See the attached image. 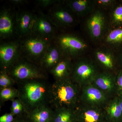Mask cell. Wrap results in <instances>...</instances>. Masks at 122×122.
I'll return each instance as SVG.
<instances>
[{"label": "cell", "mask_w": 122, "mask_h": 122, "mask_svg": "<svg viewBox=\"0 0 122 122\" xmlns=\"http://www.w3.org/2000/svg\"><path fill=\"white\" fill-rule=\"evenodd\" d=\"M13 122H30L28 118L27 115L16 117Z\"/></svg>", "instance_id": "cell-33"}, {"label": "cell", "mask_w": 122, "mask_h": 122, "mask_svg": "<svg viewBox=\"0 0 122 122\" xmlns=\"http://www.w3.org/2000/svg\"><path fill=\"white\" fill-rule=\"evenodd\" d=\"M105 15L100 10L92 12L86 21V28L92 38L97 40L102 36L106 27Z\"/></svg>", "instance_id": "cell-14"}, {"label": "cell", "mask_w": 122, "mask_h": 122, "mask_svg": "<svg viewBox=\"0 0 122 122\" xmlns=\"http://www.w3.org/2000/svg\"><path fill=\"white\" fill-rule=\"evenodd\" d=\"M63 57L60 49L53 41L42 58L39 66L45 72H50Z\"/></svg>", "instance_id": "cell-15"}, {"label": "cell", "mask_w": 122, "mask_h": 122, "mask_svg": "<svg viewBox=\"0 0 122 122\" xmlns=\"http://www.w3.org/2000/svg\"><path fill=\"white\" fill-rule=\"evenodd\" d=\"M81 88L70 78L55 81L51 85L49 104L53 109L75 110L79 104Z\"/></svg>", "instance_id": "cell-2"}, {"label": "cell", "mask_w": 122, "mask_h": 122, "mask_svg": "<svg viewBox=\"0 0 122 122\" xmlns=\"http://www.w3.org/2000/svg\"><path fill=\"white\" fill-rule=\"evenodd\" d=\"M116 89H117L120 93V95H122V73L118 75L116 77Z\"/></svg>", "instance_id": "cell-31"}, {"label": "cell", "mask_w": 122, "mask_h": 122, "mask_svg": "<svg viewBox=\"0 0 122 122\" xmlns=\"http://www.w3.org/2000/svg\"><path fill=\"white\" fill-rule=\"evenodd\" d=\"M9 2L13 5L20 6L26 4L28 2V1L25 0H10Z\"/></svg>", "instance_id": "cell-32"}, {"label": "cell", "mask_w": 122, "mask_h": 122, "mask_svg": "<svg viewBox=\"0 0 122 122\" xmlns=\"http://www.w3.org/2000/svg\"><path fill=\"white\" fill-rule=\"evenodd\" d=\"M107 122H119L122 120V110L118 97L109 100L104 108Z\"/></svg>", "instance_id": "cell-20"}, {"label": "cell", "mask_w": 122, "mask_h": 122, "mask_svg": "<svg viewBox=\"0 0 122 122\" xmlns=\"http://www.w3.org/2000/svg\"><path fill=\"white\" fill-rule=\"evenodd\" d=\"M19 96L18 89L13 86L0 89V99L2 102L8 101L12 102L15 99L18 98Z\"/></svg>", "instance_id": "cell-23"}, {"label": "cell", "mask_w": 122, "mask_h": 122, "mask_svg": "<svg viewBox=\"0 0 122 122\" xmlns=\"http://www.w3.org/2000/svg\"><path fill=\"white\" fill-rule=\"evenodd\" d=\"M46 81V79H32L17 83L18 98L23 103L28 114L38 107L49 104L51 85Z\"/></svg>", "instance_id": "cell-1"}, {"label": "cell", "mask_w": 122, "mask_h": 122, "mask_svg": "<svg viewBox=\"0 0 122 122\" xmlns=\"http://www.w3.org/2000/svg\"><path fill=\"white\" fill-rule=\"evenodd\" d=\"M10 112L15 117H20L28 114L25 107L19 98L15 99L12 101Z\"/></svg>", "instance_id": "cell-25"}, {"label": "cell", "mask_w": 122, "mask_h": 122, "mask_svg": "<svg viewBox=\"0 0 122 122\" xmlns=\"http://www.w3.org/2000/svg\"><path fill=\"white\" fill-rule=\"evenodd\" d=\"M111 22L117 25L122 24V5L116 7L111 15Z\"/></svg>", "instance_id": "cell-27"}, {"label": "cell", "mask_w": 122, "mask_h": 122, "mask_svg": "<svg viewBox=\"0 0 122 122\" xmlns=\"http://www.w3.org/2000/svg\"><path fill=\"white\" fill-rule=\"evenodd\" d=\"M35 13L26 10L16 11V32L17 37L22 39L32 34Z\"/></svg>", "instance_id": "cell-13"}, {"label": "cell", "mask_w": 122, "mask_h": 122, "mask_svg": "<svg viewBox=\"0 0 122 122\" xmlns=\"http://www.w3.org/2000/svg\"><path fill=\"white\" fill-rule=\"evenodd\" d=\"M109 98L106 94L91 83L81 87L79 104L103 108Z\"/></svg>", "instance_id": "cell-11"}, {"label": "cell", "mask_w": 122, "mask_h": 122, "mask_svg": "<svg viewBox=\"0 0 122 122\" xmlns=\"http://www.w3.org/2000/svg\"><path fill=\"white\" fill-rule=\"evenodd\" d=\"M64 56L73 60L87 49L86 42L76 34L70 32L58 33L54 41Z\"/></svg>", "instance_id": "cell-5"}, {"label": "cell", "mask_w": 122, "mask_h": 122, "mask_svg": "<svg viewBox=\"0 0 122 122\" xmlns=\"http://www.w3.org/2000/svg\"><path fill=\"white\" fill-rule=\"evenodd\" d=\"M118 99L119 104H120L122 110V95H120L119 96H118Z\"/></svg>", "instance_id": "cell-34"}, {"label": "cell", "mask_w": 122, "mask_h": 122, "mask_svg": "<svg viewBox=\"0 0 122 122\" xmlns=\"http://www.w3.org/2000/svg\"><path fill=\"white\" fill-rule=\"evenodd\" d=\"M58 33V29L53 25L46 14L40 11L35 13L32 33L52 42Z\"/></svg>", "instance_id": "cell-10"}, {"label": "cell", "mask_w": 122, "mask_h": 122, "mask_svg": "<svg viewBox=\"0 0 122 122\" xmlns=\"http://www.w3.org/2000/svg\"><path fill=\"white\" fill-rule=\"evenodd\" d=\"M98 62L108 72H111L115 66L114 58L112 53L107 50H98L95 52Z\"/></svg>", "instance_id": "cell-22"}, {"label": "cell", "mask_w": 122, "mask_h": 122, "mask_svg": "<svg viewBox=\"0 0 122 122\" xmlns=\"http://www.w3.org/2000/svg\"><path fill=\"white\" fill-rule=\"evenodd\" d=\"M57 0H38L36 1L37 4L39 7L43 8H50L55 5L61 2Z\"/></svg>", "instance_id": "cell-28"}, {"label": "cell", "mask_w": 122, "mask_h": 122, "mask_svg": "<svg viewBox=\"0 0 122 122\" xmlns=\"http://www.w3.org/2000/svg\"><path fill=\"white\" fill-rule=\"evenodd\" d=\"M15 118L11 112L6 113L0 117V122H13Z\"/></svg>", "instance_id": "cell-29"}, {"label": "cell", "mask_w": 122, "mask_h": 122, "mask_svg": "<svg viewBox=\"0 0 122 122\" xmlns=\"http://www.w3.org/2000/svg\"><path fill=\"white\" fill-rule=\"evenodd\" d=\"M16 82L11 78L7 73V71L0 70V88H6L12 87Z\"/></svg>", "instance_id": "cell-26"}, {"label": "cell", "mask_w": 122, "mask_h": 122, "mask_svg": "<svg viewBox=\"0 0 122 122\" xmlns=\"http://www.w3.org/2000/svg\"><path fill=\"white\" fill-rule=\"evenodd\" d=\"M75 15L82 16L93 11L95 2L89 0H70L64 1Z\"/></svg>", "instance_id": "cell-19"}, {"label": "cell", "mask_w": 122, "mask_h": 122, "mask_svg": "<svg viewBox=\"0 0 122 122\" xmlns=\"http://www.w3.org/2000/svg\"><path fill=\"white\" fill-rule=\"evenodd\" d=\"M105 41L110 45H116L122 42V28L110 30L106 35Z\"/></svg>", "instance_id": "cell-24"}, {"label": "cell", "mask_w": 122, "mask_h": 122, "mask_svg": "<svg viewBox=\"0 0 122 122\" xmlns=\"http://www.w3.org/2000/svg\"><path fill=\"white\" fill-rule=\"evenodd\" d=\"M16 11L13 7L4 6L1 7L0 11L1 42L17 38L16 32Z\"/></svg>", "instance_id": "cell-9"}, {"label": "cell", "mask_w": 122, "mask_h": 122, "mask_svg": "<svg viewBox=\"0 0 122 122\" xmlns=\"http://www.w3.org/2000/svg\"><path fill=\"white\" fill-rule=\"evenodd\" d=\"M51 122H77L75 110L65 107L54 109Z\"/></svg>", "instance_id": "cell-21"}, {"label": "cell", "mask_w": 122, "mask_h": 122, "mask_svg": "<svg viewBox=\"0 0 122 122\" xmlns=\"http://www.w3.org/2000/svg\"><path fill=\"white\" fill-rule=\"evenodd\" d=\"M16 83L27 80L46 79L47 73L40 66L21 57L7 71Z\"/></svg>", "instance_id": "cell-3"}, {"label": "cell", "mask_w": 122, "mask_h": 122, "mask_svg": "<svg viewBox=\"0 0 122 122\" xmlns=\"http://www.w3.org/2000/svg\"><path fill=\"white\" fill-rule=\"evenodd\" d=\"M46 14L58 30L71 28L76 23L75 14L64 1H61L48 9Z\"/></svg>", "instance_id": "cell-7"}, {"label": "cell", "mask_w": 122, "mask_h": 122, "mask_svg": "<svg viewBox=\"0 0 122 122\" xmlns=\"http://www.w3.org/2000/svg\"><path fill=\"white\" fill-rule=\"evenodd\" d=\"M54 109L49 104L42 105L29 112L27 116L30 122H51Z\"/></svg>", "instance_id": "cell-18"}, {"label": "cell", "mask_w": 122, "mask_h": 122, "mask_svg": "<svg viewBox=\"0 0 122 122\" xmlns=\"http://www.w3.org/2000/svg\"></svg>", "instance_id": "cell-35"}, {"label": "cell", "mask_w": 122, "mask_h": 122, "mask_svg": "<svg viewBox=\"0 0 122 122\" xmlns=\"http://www.w3.org/2000/svg\"><path fill=\"white\" fill-rule=\"evenodd\" d=\"M75 111L77 122H107L102 107L79 104Z\"/></svg>", "instance_id": "cell-12"}, {"label": "cell", "mask_w": 122, "mask_h": 122, "mask_svg": "<svg viewBox=\"0 0 122 122\" xmlns=\"http://www.w3.org/2000/svg\"><path fill=\"white\" fill-rule=\"evenodd\" d=\"M72 59L63 56L59 63L50 73L52 75L55 81L70 78L72 73Z\"/></svg>", "instance_id": "cell-17"}, {"label": "cell", "mask_w": 122, "mask_h": 122, "mask_svg": "<svg viewBox=\"0 0 122 122\" xmlns=\"http://www.w3.org/2000/svg\"><path fill=\"white\" fill-rule=\"evenodd\" d=\"M20 40L22 56L39 66L51 42L33 33Z\"/></svg>", "instance_id": "cell-4"}, {"label": "cell", "mask_w": 122, "mask_h": 122, "mask_svg": "<svg viewBox=\"0 0 122 122\" xmlns=\"http://www.w3.org/2000/svg\"><path fill=\"white\" fill-rule=\"evenodd\" d=\"M92 83L109 97L116 90V77L108 71L99 73Z\"/></svg>", "instance_id": "cell-16"}, {"label": "cell", "mask_w": 122, "mask_h": 122, "mask_svg": "<svg viewBox=\"0 0 122 122\" xmlns=\"http://www.w3.org/2000/svg\"><path fill=\"white\" fill-rule=\"evenodd\" d=\"M21 57L20 39L16 38L10 41L1 42L0 70L7 71Z\"/></svg>", "instance_id": "cell-8"}, {"label": "cell", "mask_w": 122, "mask_h": 122, "mask_svg": "<svg viewBox=\"0 0 122 122\" xmlns=\"http://www.w3.org/2000/svg\"><path fill=\"white\" fill-rule=\"evenodd\" d=\"M98 73L93 62L87 59H78L73 62L71 78L81 88L93 83Z\"/></svg>", "instance_id": "cell-6"}, {"label": "cell", "mask_w": 122, "mask_h": 122, "mask_svg": "<svg viewBox=\"0 0 122 122\" xmlns=\"http://www.w3.org/2000/svg\"><path fill=\"white\" fill-rule=\"evenodd\" d=\"M95 2L98 5L104 8L110 7L114 2V1L112 0H97Z\"/></svg>", "instance_id": "cell-30"}]
</instances>
